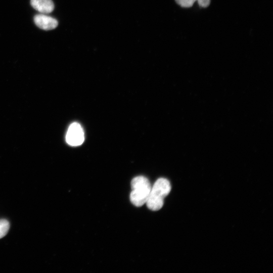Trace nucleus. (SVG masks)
Instances as JSON below:
<instances>
[{"instance_id": "nucleus-2", "label": "nucleus", "mask_w": 273, "mask_h": 273, "mask_svg": "<svg viewBox=\"0 0 273 273\" xmlns=\"http://www.w3.org/2000/svg\"><path fill=\"white\" fill-rule=\"evenodd\" d=\"M149 179L144 176L134 177L131 181L129 199L133 205L141 207L146 204L151 189Z\"/></svg>"}, {"instance_id": "nucleus-7", "label": "nucleus", "mask_w": 273, "mask_h": 273, "mask_svg": "<svg viewBox=\"0 0 273 273\" xmlns=\"http://www.w3.org/2000/svg\"><path fill=\"white\" fill-rule=\"evenodd\" d=\"M10 229V223L6 219H0V239L5 237Z\"/></svg>"}, {"instance_id": "nucleus-4", "label": "nucleus", "mask_w": 273, "mask_h": 273, "mask_svg": "<svg viewBox=\"0 0 273 273\" xmlns=\"http://www.w3.org/2000/svg\"><path fill=\"white\" fill-rule=\"evenodd\" d=\"M34 21L38 27L45 30L55 29L58 24V21L56 19L43 14L35 15Z\"/></svg>"}, {"instance_id": "nucleus-1", "label": "nucleus", "mask_w": 273, "mask_h": 273, "mask_svg": "<svg viewBox=\"0 0 273 273\" xmlns=\"http://www.w3.org/2000/svg\"><path fill=\"white\" fill-rule=\"evenodd\" d=\"M171 185L165 178H158L151 187L146 203L147 207L152 211L160 210L164 204V198L169 194Z\"/></svg>"}, {"instance_id": "nucleus-3", "label": "nucleus", "mask_w": 273, "mask_h": 273, "mask_svg": "<svg viewBox=\"0 0 273 273\" xmlns=\"http://www.w3.org/2000/svg\"><path fill=\"white\" fill-rule=\"evenodd\" d=\"M84 134L81 125L77 122L71 124L66 135V142L72 146H77L82 144Z\"/></svg>"}, {"instance_id": "nucleus-6", "label": "nucleus", "mask_w": 273, "mask_h": 273, "mask_svg": "<svg viewBox=\"0 0 273 273\" xmlns=\"http://www.w3.org/2000/svg\"><path fill=\"white\" fill-rule=\"evenodd\" d=\"M196 1L199 5L203 8L207 7L210 4V0H175L178 5L184 8L192 7Z\"/></svg>"}, {"instance_id": "nucleus-5", "label": "nucleus", "mask_w": 273, "mask_h": 273, "mask_svg": "<svg viewBox=\"0 0 273 273\" xmlns=\"http://www.w3.org/2000/svg\"><path fill=\"white\" fill-rule=\"evenodd\" d=\"M30 4L41 14H49L54 9V4L52 0H31Z\"/></svg>"}]
</instances>
